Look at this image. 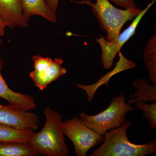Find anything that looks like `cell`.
<instances>
[{
    "label": "cell",
    "instance_id": "9c48e42d",
    "mask_svg": "<svg viewBox=\"0 0 156 156\" xmlns=\"http://www.w3.org/2000/svg\"><path fill=\"white\" fill-rule=\"evenodd\" d=\"M63 62L62 58H56L48 67L40 71L33 70L31 72L30 77L33 81L36 87L40 90H44L50 83L66 74V69L61 66Z\"/></svg>",
    "mask_w": 156,
    "mask_h": 156
},
{
    "label": "cell",
    "instance_id": "5bb4252c",
    "mask_svg": "<svg viewBox=\"0 0 156 156\" xmlns=\"http://www.w3.org/2000/svg\"><path fill=\"white\" fill-rule=\"evenodd\" d=\"M39 154L29 143H0V156H36Z\"/></svg>",
    "mask_w": 156,
    "mask_h": 156
},
{
    "label": "cell",
    "instance_id": "30bf717a",
    "mask_svg": "<svg viewBox=\"0 0 156 156\" xmlns=\"http://www.w3.org/2000/svg\"><path fill=\"white\" fill-rule=\"evenodd\" d=\"M0 16L10 28L28 26L23 14L20 0H0Z\"/></svg>",
    "mask_w": 156,
    "mask_h": 156
},
{
    "label": "cell",
    "instance_id": "ac0fdd59",
    "mask_svg": "<svg viewBox=\"0 0 156 156\" xmlns=\"http://www.w3.org/2000/svg\"><path fill=\"white\" fill-rule=\"evenodd\" d=\"M46 3L54 14H56L57 11L58 0H46Z\"/></svg>",
    "mask_w": 156,
    "mask_h": 156
},
{
    "label": "cell",
    "instance_id": "ffe728a7",
    "mask_svg": "<svg viewBox=\"0 0 156 156\" xmlns=\"http://www.w3.org/2000/svg\"><path fill=\"white\" fill-rule=\"evenodd\" d=\"M2 41L1 38H0V46L2 45Z\"/></svg>",
    "mask_w": 156,
    "mask_h": 156
},
{
    "label": "cell",
    "instance_id": "6da1fadb",
    "mask_svg": "<svg viewBox=\"0 0 156 156\" xmlns=\"http://www.w3.org/2000/svg\"><path fill=\"white\" fill-rule=\"evenodd\" d=\"M46 121L41 131L34 134L29 144L39 155L67 156L69 151L63 133V116L48 106L44 111Z\"/></svg>",
    "mask_w": 156,
    "mask_h": 156
},
{
    "label": "cell",
    "instance_id": "7c38bea8",
    "mask_svg": "<svg viewBox=\"0 0 156 156\" xmlns=\"http://www.w3.org/2000/svg\"><path fill=\"white\" fill-rule=\"evenodd\" d=\"M132 86L136 88L134 95H130L127 99L129 104L138 102H156V84L151 85L145 79L133 81Z\"/></svg>",
    "mask_w": 156,
    "mask_h": 156
},
{
    "label": "cell",
    "instance_id": "8992f818",
    "mask_svg": "<svg viewBox=\"0 0 156 156\" xmlns=\"http://www.w3.org/2000/svg\"><path fill=\"white\" fill-rule=\"evenodd\" d=\"M155 2V0H153L148 5L145 9L141 10L140 13L135 17L131 25L119 35L116 41L115 42H108L103 37H101L95 40L101 48V61L105 69H109L112 67L116 55L119 52L120 49L124 44L135 34L136 27L140 21Z\"/></svg>",
    "mask_w": 156,
    "mask_h": 156
},
{
    "label": "cell",
    "instance_id": "277c9868",
    "mask_svg": "<svg viewBox=\"0 0 156 156\" xmlns=\"http://www.w3.org/2000/svg\"><path fill=\"white\" fill-rule=\"evenodd\" d=\"M134 110V108L126 103L125 95L122 94L113 98L108 107L100 113L89 115L82 112L79 116L87 127L104 136L108 131L120 127L126 120L128 112Z\"/></svg>",
    "mask_w": 156,
    "mask_h": 156
},
{
    "label": "cell",
    "instance_id": "e0dca14e",
    "mask_svg": "<svg viewBox=\"0 0 156 156\" xmlns=\"http://www.w3.org/2000/svg\"><path fill=\"white\" fill-rule=\"evenodd\" d=\"M117 5L128 9L134 4V0H111Z\"/></svg>",
    "mask_w": 156,
    "mask_h": 156
},
{
    "label": "cell",
    "instance_id": "d6986e66",
    "mask_svg": "<svg viewBox=\"0 0 156 156\" xmlns=\"http://www.w3.org/2000/svg\"><path fill=\"white\" fill-rule=\"evenodd\" d=\"M8 27L7 23L0 16V38L4 36L5 34V29Z\"/></svg>",
    "mask_w": 156,
    "mask_h": 156
},
{
    "label": "cell",
    "instance_id": "9a60e30c",
    "mask_svg": "<svg viewBox=\"0 0 156 156\" xmlns=\"http://www.w3.org/2000/svg\"><path fill=\"white\" fill-rule=\"evenodd\" d=\"M143 58L148 71L149 78L156 84V36L154 34L148 41L144 51Z\"/></svg>",
    "mask_w": 156,
    "mask_h": 156
},
{
    "label": "cell",
    "instance_id": "ba28073f",
    "mask_svg": "<svg viewBox=\"0 0 156 156\" xmlns=\"http://www.w3.org/2000/svg\"><path fill=\"white\" fill-rule=\"evenodd\" d=\"M4 61L0 53V97L8 101L10 105L23 110H30L36 108L32 96L12 91L8 87L2 74Z\"/></svg>",
    "mask_w": 156,
    "mask_h": 156
},
{
    "label": "cell",
    "instance_id": "4fadbf2b",
    "mask_svg": "<svg viewBox=\"0 0 156 156\" xmlns=\"http://www.w3.org/2000/svg\"><path fill=\"white\" fill-rule=\"evenodd\" d=\"M34 134L32 130L17 129L0 123V143H29Z\"/></svg>",
    "mask_w": 156,
    "mask_h": 156
},
{
    "label": "cell",
    "instance_id": "7a4b0ae2",
    "mask_svg": "<svg viewBox=\"0 0 156 156\" xmlns=\"http://www.w3.org/2000/svg\"><path fill=\"white\" fill-rule=\"evenodd\" d=\"M131 122L126 120L119 128L107 131L102 145L90 156H145L156 152V140L144 144L131 143L127 131Z\"/></svg>",
    "mask_w": 156,
    "mask_h": 156
},
{
    "label": "cell",
    "instance_id": "8fae6325",
    "mask_svg": "<svg viewBox=\"0 0 156 156\" xmlns=\"http://www.w3.org/2000/svg\"><path fill=\"white\" fill-rule=\"evenodd\" d=\"M23 14L27 23L34 15L42 16L49 21L56 23V14H54L48 7L46 0H20Z\"/></svg>",
    "mask_w": 156,
    "mask_h": 156
},
{
    "label": "cell",
    "instance_id": "5b68a950",
    "mask_svg": "<svg viewBox=\"0 0 156 156\" xmlns=\"http://www.w3.org/2000/svg\"><path fill=\"white\" fill-rule=\"evenodd\" d=\"M63 133L73 142L77 156H86L89 150L102 143L105 139L104 136L87 127L77 116L63 122Z\"/></svg>",
    "mask_w": 156,
    "mask_h": 156
},
{
    "label": "cell",
    "instance_id": "2e32d148",
    "mask_svg": "<svg viewBox=\"0 0 156 156\" xmlns=\"http://www.w3.org/2000/svg\"><path fill=\"white\" fill-rule=\"evenodd\" d=\"M135 107L141 110L143 116L148 121L149 125L152 129L156 128V102L148 104L146 102H138L135 104Z\"/></svg>",
    "mask_w": 156,
    "mask_h": 156
},
{
    "label": "cell",
    "instance_id": "3957f363",
    "mask_svg": "<svg viewBox=\"0 0 156 156\" xmlns=\"http://www.w3.org/2000/svg\"><path fill=\"white\" fill-rule=\"evenodd\" d=\"M73 2L91 6L101 29L107 34L105 39L111 43L116 41L124 24L135 18L142 10L134 3L126 10H121L114 7L108 0H96L95 3L89 0Z\"/></svg>",
    "mask_w": 156,
    "mask_h": 156
},
{
    "label": "cell",
    "instance_id": "52a82bcc",
    "mask_svg": "<svg viewBox=\"0 0 156 156\" xmlns=\"http://www.w3.org/2000/svg\"><path fill=\"white\" fill-rule=\"evenodd\" d=\"M40 120L35 114L12 105L0 104V123L20 129L34 131L39 128Z\"/></svg>",
    "mask_w": 156,
    "mask_h": 156
}]
</instances>
